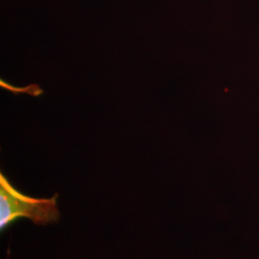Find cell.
Returning a JSON list of instances; mask_svg holds the SVG:
<instances>
[{"label":"cell","mask_w":259,"mask_h":259,"mask_svg":"<svg viewBox=\"0 0 259 259\" xmlns=\"http://www.w3.org/2000/svg\"><path fill=\"white\" fill-rule=\"evenodd\" d=\"M58 196L31 198L15 189L4 174H0V228L2 231L17 219H30L36 225L56 223L59 220Z\"/></svg>","instance_id":"obj_1"}]
</instances>
